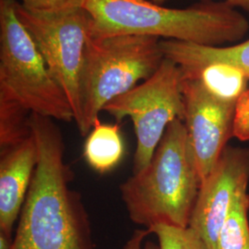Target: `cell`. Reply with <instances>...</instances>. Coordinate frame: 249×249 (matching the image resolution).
<instances>
[{
  "instance_id": "6da1fadb",
  "label": "cell",
  "mask_w": 249,
  "mask_h": 249,
  "mask_svg": "<svg viewBox=\"0 0 249 249\" xmlns=\"http://www.w3.org/2000/svg\"><path fill=\"white\" fill-rule=\"evenodd\" d=\"M30 126L39 160L10 249H96L86 207L70 186L74 177L60 128L35 113Z\"/></svg>"
},
{
  "instance_id": "7a4b0ae2",
  "label": "cell",
  "mask_w": 249,
  "mask_h": 249,
  "mask_svg": "<svg viewBox=\"0 0 249 249\" xmlns=\"http://www.w3.org/2000/svg\"><path fill=\"white\" fill-rule=\"evenodd\" d=\"M90 37L134 35L221 46L241 41L249 21L226 1L204 0L187 9H168L148 0H87Z\"/></svg>"
},
{
  "instance_id": "3957f363",
  "label": "cell",
  "mask_w": 249,
  "mask_h": 249,
  "mask_svg": "<svg viewBox=\"0 0 249 249\" xmlns=\"http://www.w3.org/2000/svg\"><path fill=\"white\" fill-rule=\"evenodd\" d=\"M201 184L186 124L177 119L167 126L150 163L119 188L135 224L187 228Z\"/></svg>"
},
{
  "instance_id": "277c9868",
  "label": "cell",
  "mask_w": 249,
  "mask_h": 249,
  "mask_svg": "<svg viewBox=\"0 0 249 249\" xmlns=\"http://www.w3.org/2000/svg\"><path fill=\"white\" fill-rule=\"evenodd\" d=\"M160 40L134 35L89 36L80 75L81 136L89 133L108 103L158 71L164 59Z\"/></svg>"
},
{
  "instance_id": "5b68a950",
  "label": "cell",
  "mask_w": 249,
  "mask_h": 249,
  "mask_svg": "<svg viewBox=\"0 0 249 249\" xmlns=\"http://www.w3.org/2000/svg\"><path fill=\"white\" fill-rule=\"evenodd\" d=\"M0 97L53 120H74L66 93L18 19L15 0H0Z\"/></svg>"
},
{
  "instance_id": "8992f818",
  "label": "cell",
  "mask_w": 249,
  "mask_h": 249,
  "mask_svg": "<svg viewBox=\"0 0 249 249\" xmlns=\"http://www.w3.org/2000/svg\"><path fill=\"white\" fill-rule=\"evenodd\" d=\"M104 111L118 123L126 117L132 120L137 139L133 173L142 171L150 163L167 126L177 119L185 121L179 67L164 57L150 79L112 100Z\"/></svg>"
},
{
  "instance_id": "52a82bcc",
  "label": "cell",
  "mask_w": 249,
  "mask_h": 249,
  "mask_svg": "<svg viewBox=\"0 0 249 249\" xmlns=\"http://www.w3.org/2000/svg\"><path fill=\"white\" fill-rule=\"evenodd\" d=\"M15 9L51 75L66 93L78 127L81 123L80 75L92 24L90 14L84 8L56 13L36 12L16 0Z\"/></svg>"
},
{
  "instance_id": "ba28073f",
  "label": "cell",
  "mask_w": 249,
  "mask_h": 249,
  "mask_svg": "<svg viewBox=\"0 0 249 249\" xmlns=\"http://www.w3.org/2000/svg\"><path fill=\"white\" fill-rule=\"evenodd\" d=\"M249 149L226 146L201 184L188 228L205 249H218L220 231L238 199L248 194Z\"/></svg>"
},
{
  "instance_id": "9c48e42d",
  "label": "cell",
  "mask_w": 249,
  "mask_h": 249,
  "mask_svg": "<svg viewBox=\"0 0 249 249\" xmlns=\"http://www.w3.org/2000/svg\"><path fill=\"white\" fill-rule=\"evenodd\" d=\"M185 124L199 177L203 182L220 159L232 136L235 105L213 97L194 78L182 76Z\"/></svg>"
},
{
  "instance_id": "30bf717a",
  "label": "cell",
  "mask_w": 249,
  "mask_h": 249,
  "mask_svg": "<svg viewBox=\"0 0 249 249\" xmlns=\"http://www.w3.org/2000/svg\"><path fill=\"white\" fill-rule=\"evenodd\" d=\"M0 232L12 237L39 160L33 135L17 146L0 151Z\"/></svg>"
},
{
  "instance_id": "8fae6325",
  "label": "cell",
  "mask_w": 249,
  "mask_h": 249,
  "mask_svg": "<svg viewBox=\"0 0 249 249\" xmlns=\"http://www.w3.org/2000/svg\"><path fill=\"white\" fill-rule=\"evenodd\" d=\"M164 57L179 67L182 75H189L204 66L221 63L238 68L249 78V39L230 46H210L177 40H160Z\"/></svg>"
},
{
  "instance_id": "7c38bea8",
  "label": "cell",
  "mask_w": 249,
  "mask_h": 249,
  "mask_svg": "<svg viewBox=\"0 0 249 249\" xmlns=\"http://www.w3.org/2000/svg\"><path fill=\"white\" fill-rule=\"evenodd\" d=\"M124 142L118 124H105L98 119L87 135L83 157L91 169L107 174L123 160Z\"/></svg>"
},
{
  "instance_id": "4fadbf2b",
  "label": "cell",
  "mask_w": 249,
  "mask_h": 249,
  "mask_svg": "<svg viewBox=\"0 0 249 249\" xmlns=\"http://www.w3.org/2000/svg\"><path fill=\"white\" fill-rule=\"evenodd\" d=\"M182 76L198 80L213 97L229 105H235L241 95L249 89V78L246 73L226 64H210L194 73Z\"/></svg>"
},
{
  "instance_id": "5bb4252c",
  "label": "cell",
  "mask_w": 249,
  "mask_h": 249,
  "mask_svg": "<svg viewBox=\"0 0 249 249\" xmlns=\"http://www.w3.org/2000/svg\"><path fill=\"white\" fill-rule=\"evenodd\" d=\"M31 112L18 102L0 97V151L23 142L32 136Z\"/></svg>"
},
{
  "instance_id": "9a60e30c",
  "label": "cell",
  "mask_w": 249,
  "mask_h": 249,
  "mask_svg": "<svg viewBox=\"0 0 249 249\" xmlns=\"http://www.w3.org/2000/svg\"><path fill=\"white\" fill-rule=\"evenodd\" d=\"M249 194L238 199L220 231L218 249H249Z\"/></svg>"
},
{
  "instance_id": "2e32d148",
  "label": "cell",
  "mask_w": 249,
  "mask_h": 249,
  "mask_svg": "<svg viewBox=\"0 0 249 249\" xmlns=\"http://www.w3.org/2000/svg\"><path fill=\"white\" fill-rule=\"evenodd\" d=\"M148 230L156 235L160 249H205L196 233L188 227L158 224Z\"/></svg>"
},
{
  "instance_id": "e0dca14e",
  "label": "cell",
  "mask_w": 249,
  "mask_h": 249,
  "mask_svg": "<svg viewBox=\"0 0 249 249\" xmlns=\"http://www.w3.org/2000/svg\"><path fill=\"white\" fill-rule=\"evenodd\" d=\"M17 1V0H16ZM29 10L41 13H56L84 8L87 0H20Z\"/></svg>"
},
{
  "instance_id": "ac0fdd59",
  "label": "cell",
  "mask_w": 249,
  "mask_h": 249,
  "mask_svg": "<svg viewBox=\"0 0 249 249\" xmlns=\"http://www.w3.org/2000/svg\"><path fill=\"white\" fill-rule=\"evenodd\" d=\"M232 136L242 142L249 141V89L241 95L235 104Z\"/></svg>"
},
{
  "instance_id": "d6986e66",
  "label": "cell",
  "mask_w": 249,
  "mask_h": 249,
  "mask_svg": "<svg viewBox=\"0 0 249 249\" xmlns=\"http://www.w3.org/2000/svg\"><path fill=\"white\" fill-rule=\"evenodd\" d=\"M150 234L151 231L148 229L136 230L125 243L124 249H160L158 244H155L151 240H146Z\"/></svg>"
},
{
  "instance_id": "ffe728a7",
  "label": "cell",
  "mask_w": 249,
  "mask_h": 249,
  "mask_svg": "<svg viewBox=\"0 0 249 249\" xmlns=\"http://www.w3.org/2000/svg\"><path fill=\"white\" fill-rule=\"evenodd\" d=\"M148 1H151L153 3H160V2H163L165 0H148ZM224 1L228 2L234 8H241V9L249 12V0H224Z\"/></svg>"
},
{
  "instance_id": "44dd1931",
  "label": "cell",
  "mask_w": 249,
  "mask_h": 249,
  "mask_svg": "<svg viewBox=\"0 0 249 249\" xmlns=\"http://www.w3.org/2000/svg\"><path fill=\"white\" fill-rule=\"evenodd\" d=\"M13 238L7 234L0 232V249H10Z\"/></svg>"
}]
</instances>
